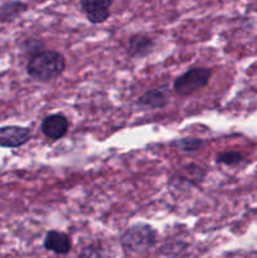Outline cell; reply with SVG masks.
<instances>
[{"instance_id": "6da1fadb", "label": "cell", "mask_w": 257, "mask_h": 258, "mask_svg": "<svg viewBox=\"0 0 257 258\" xmlns=\"http://www.w3.org/2000/svg\"><path fill=\"white\" fill-rule=\"evenodd\" d=\"M66 68L63 54L55 50H43L33 55L27 64V72L38 81H52L62 75Z\"/></svg>"}, {"instance_id": "7a4b0ae2", "label": "cell", "mask_w": 257, "mask_h": 258, "mask_svg": "<svg viewBox=\"0 0 257 258\" xmlns=\"http://www.w3.org/2000/svg\"><path fill=\"white\" fill-rule=\"evenodd\" d=\"M120 243L127 253L144 254L155 246L156 231L149 224H134L121 234Z\"/></svg>"}, {"instance_id": "3957f363", "label": "cell", "mask_w": 257, "mask_h": 258, "mask_svg": "<svg viewBox=\"0 0 257 258\" xmlns=\"http://www.w3.org/2000/svg\"><path fill=\"white\" fill-rule=\"evenodd\" d=\"M212 76L209 68H193L174 81V91L180 96H188L201 90L208 83Z\"/></svg>"}, {"instance_id": "277c9868", "label": "cell", "mask_w": 257, "mask_h": 258, "mask_svg": "<svg viewBox=\"0 0 257 258\" xmlns=\"http://www.w3.org/2000/svg\"><path fill=\"white\" fill-rule=\"evenodd\" d=\"M113 0H81V9L92 24L106 22Z\"/></svg>"}, {"instance_id": "5b68a950", "label": "cell", "mask_w": 257, "mask_h": 258, "mask_svg": "<svg viewBox=\"0 0 257 258\" xmlns=\"http://www.w3.org/2000/svg\"><path fill=\"white\" fill-rule=\"evenodd\" d=\"M30 130L22 126H3L0 127V146L19 148L29 141Z\"/></svg>"}, {"instance_id": "8992f818", "label": "cell", "mask_w": 257, "mask_h": 258, "mask_svg": "<svg viewBox=\"0 0 257 258\" xmlns=\"http://www.w3.org/2000/svg\"><path fill=\"white\" fill-rule=\"evenodd\" d=\"M40 128L45 138L50 139V140H59L67 134L68 121L62 113H54V115L47 116L43 120Z\"/></svg>"}, {"instance_id": "52a82bcc", "label": "cell", "mask_w": 257, "mask_h": 258, "mask_svg": "<svg viewBox=\"0 0 257 258\" xmlns=\"http://www.w3.org/2000/svg\"><path fill=\"white\" fill-rule=\"evenodd\" d=\"M43 246L47 251L55 254H68L72 248V241L68 234L58 231H49L45 234Z\"/></svg>"}, {"instance_id": "ba28073f", "label": "cell", "mask_w": 257, "mask_h": 258, "mask_svg": "<svg viewBox=\"0 0 257 258\" xmlns=\"http://www.w3.org/2000/svg\"><path fill=\"white\" fill-rule=\"evenodd\" d=\"M140 107L146 108H163L168 103L166 100L165 90L163 88H155V90L146 91L136 101Z\"/></svg>"}, {"instance_id": "9c48e42d", "label": "cell", "mask_w": 257, "mask_h": 258, "mask_svg": "<svg viewBox=\"0 0 257 258\" xmlns=\"http://www.w3.org/2000/svg\"><path fill=\"white\" fill-rule=\"evenodd\" d=\"M153 48V40L146 35H133L127 42V52L133 57H145Z\"/></svg>"}, {"instance_id": "30bf717a", "label": "cell", "mask_w": 257, "mask_h": 258, "mask_svg": "<svg viewBox=\"0 0 257 258\" xmlns=\"http://www.w3.org/2000/svg\"><path fill=\"white\" fill-rule=\"evenodd\" d=\"M28 9V5L20 0H13L0 5V22H12Z\"/></svg>"}, {"instance_id": "8fae6325", "label": "cell", "mask_w": 257, "mask_h": 258, "mask_svg": "<svg viewBox=\"0 0 257 258\" xmlns=\"http://www.w3.org/2000/svg\"><path fill=\"white\" fill-rule=\"evenodd\" d=\"M243 160V156L237 151H226L217 156V163L224 164V165H237Z\"/></svg>"}, {"instance_id": "7c38bea8", "label": "cell", "mask_w": 257, "mask_h": 258, "mask_svg": "<svg viewBox=\"0 0 257 258\" xmlns=\"http://www.w3.org/2000/svg\"><path fill=\"white\" fill-rule=\"evenodd\" d=\"M178 145L179 148L184 151H194V150H198V149L203 145V141L198 140V139L186 138L179 141Z\"/></svg>"}]
</instances>
